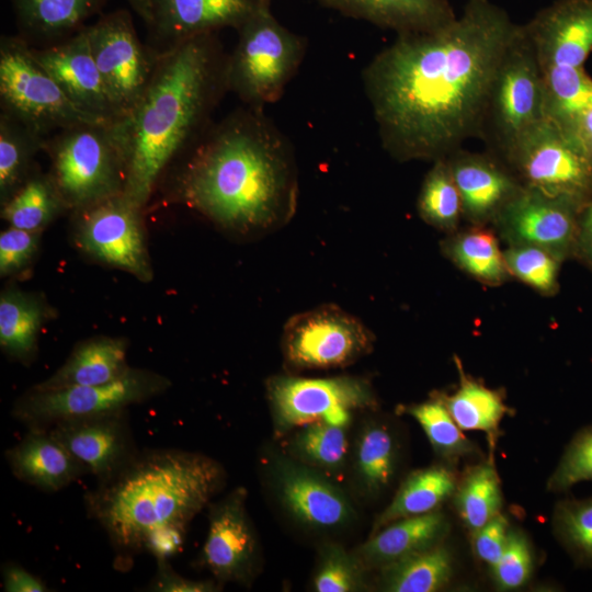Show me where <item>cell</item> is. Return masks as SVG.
I'll use <instances>...</instances> for the list:
<instances>
[{
  "label": "cell",
  "instance_id": "obj_1",
  "mask_svg": "<svg viewBox=\"0 0 592 592\" xmlns=\"http://www.w3.org/2000/svg\"><path fill=\"white\" fill-rule=\"evenodd\" d=\"M520 29L490 0H467L436 30L398 34L362 72L383 148L400 162H433L479 137L492 80Z\"/></svg>",
  "mask_w": 592,
  "mask_h": 592
},
{
  "label": "cell",
  "instance_id": "obj_2",
  "mask_svg": "<svg viewBox=\"0 0 592 592\" xmlns=\"http://www.w3.org/2000/svg\"><path fill=\"white\" fill-rule=\"evenodd\" d=\"M175 189L181 201L224 229H276L297 206L292 144L263 109L243 104L214 122L183 158Z\"/></svg>",
  "mask_w": 592,
  "mask_h": 592
},
{
  "label": "cell",
  "instance_id": "obj_3",
  "mask_svg": "<svg viewBox=\"0 0 592 592\" xmlns=\"http://www.w3.org/2000/svg\"><path fill=\"white\" fill-rule=\"evenodd\" d=\"M228 54L217 33L189 38L157 55L148 87L113 123L125 159L124 194L145 208L167 169L212 126L228 93Z\"/></svg>",
  "mask_w": 592,
  "mask_h": 592
},
{
  "label": "cell",
  "instance_id": "obj_4",
  "mask_svg": "<svg viewBox=\"0 0 592 592\" xmlns=\"http://www.w3.org/2000/svg\"><path fill=\"white\" fill-rule=\"evenodd\" d=\"M223 479L220 465L202 454L147 449L99 480L84 503L118 553H138L163 532H185Z\"/></svg>",
  "mask_w": 592,
  "mask_h": 592
},
{
  "label": "cell",
  "instance_id": "obj_5",
  "mask_svg": "<svg viewBox=\"0 0 592 592\" xmlns=\"http://www.w3.org/2000/svg\"><path fill=\"white\" fill-rule=\"evenodd\" d=\"M44 152L67 209L75 213L124 193L125 159L113 123L60 129L46 138Z\"/></svg>",
  "mask_w": 592,
  "mask_h": 592
},
{
  "label": "cell",
  "instance_id": "obj_6",
  "mask_svg": "<svg viewBox=\"0 0 592 592\" xmlns=\"http://www.w3.org/2000/svg\"><path fill=\"white\" fill-rule=\"evenodd\" d=\"M237 33L228 54V91L253 107L277 102L305 59L306 39L281 24L270 4L262 5Z\"/></svg>",
  "mask_w": 592,
  "mask_h": 592
},
{
  "label": "cell",
  "instance_id": "obj_7",
  "mask_svg": "<svg viewBox=\"0 0 592 592\" xmlns=\"http://www.w3.org/2000/svg\"><path fill=\"white\" fill-rule=\"evenodd\" d=\"M501 159L521 185L580 210L592 200V155L563 126L546 117Z\"/></svg>",
  "mask_w": 592,
  "mask_h": 592
},
{
  "label": "cell",
  "instance_id": "obj_8",
  "mask_svg": "<svg viewBox=\"0 0 592 592\" xmlns=\"http://www.w3.org/2000/svg\"><path fill=\"white\" fill-rule=\"evenodd\" d=\"M547 117L544 81L534 46L521 29L492 80L479 137L502 158L533 126Z\"/></svg>",
  "mask_w": 592,
  "mask_h": 592
},
{
  "label": "cell",
  "instance_id": "obj_9",
  "mask_svg": "<svg viewBox=\"0 0 592 592\" xmlns=\"http://www.w3.org/2000/svg\"><path fill=\"white\" fill-rule=\"evenodd\" d=\"M0 112L45 137L77 124L98 122L69 101L19 34L0 38Z\"/></svg>",
  "mask_w": 592,
  "mask_h": 592
},
{
  "label": "cell",
  "instance_id": "obj_10",
  "mask_svg": "<svg viewBox=\"0 0 592 592\" xmlns=\"http://www.w3.org/2000/svg\"><path fill=\"white\" fill-rule=\"evenodd\" d=\"M171 382L157 373L129 368L119 378L103 385L56 390H33L15 403L12 414L31 428H47L60 421L109 414L166 391Z\"/></svg>",
  "mask_w": 592,
  "mask_h": 592
},
{
  "label": "cell",
  "instance_id": "obj_11",
  "mask_svg": "<svg viewBox=\"0 0 592 592\" xmlns=\"http://www.w3.org/2000/svg\"><path fill=\"white\" fill-rule=\"evenodd\" d=\"M374 335L355 316L334 305L294 315L283 329L282 350L297 369L350 365L373 349Z\"/></svg>",
  "mask_w": 592,
  "mask_h": 592
},
{
  "label": "cell",
  "instance_id": "obj_12",
  "mask_svg": "<svg viewBox=\"0 0 592 592\" xmlns=\"http://www.w3.org/2000/svg\"><path fill=\"white\" fill-rule=\"evenodd\" d=\"M90 49L118 121L140 100L157 55L143 43L129 11L119 9L87 25Z\"/></svg>",
  "mask_w": 592,
  "mask_h": 592
},
{
  "label": "cell",
  "instance_id": "obj_13",
  "mask_svg": "<svg viewBox=\"0 0 592 592\" xmlns=\"http://www.w3.org/2000/svg\"><path fill=\"white\" fill-rule=\"evenodd\" d=\"M143 209L124 193L75 212V241L82 252L143 282L152 278Z\"/></svg>",
  "mask_w": 592,
  "mask_h": 592
},
{
  "label": "cell",
  "instance_id": "obj_14",
  "mask_svg": "<svg viewBox=\"0 0 592 592\" xmlns=\"http://www.w3.org/2000/svg\"><path fill=\"white\" fill-rule=\"evenodd\" d=\"M267 391L280 430L314 421L345 428L353 410L375 405L369 385L350 376H277L269 382Z\"/></svg>",
  "mask_w": 592,
  "mask_h": 592
},
{
  "label": "cell",
  "instance_id": "obj_15",
  "mask_svg": "<svg viewBox=\"0 0 592 592\" xmlns=\"http://www.w3.org/2000/svg\"><path fill=\"white\" fill-rule=\"evenodd\" d=\"M579 213L569 202L523 187L491 227L508 246L535 247L561 262L577 246Z\"/></svg>",
  "mask_w": 592,
  "mask_h": 592
},
{
  "label": "cell",
  "instance_id": "obj_16",
  "mask_svg": "<svg viewBox=\"0 0 592 592\" xmlns=\"http://www.w3.org/2000/svg\"><path fill=\"white\" fill-rule=\"evenodd\" d=\"M260 0H150L146 44L156 55L203 34L236 31L262 5Z\"/></svg>",
  "mask_w": 592,
  "mask_h": 592
},
{
  "label": "cell",
  "instance_id": "obj_17",
  "mask_svg": "<svg viewBox=\"0 0 592 592\" xmlns=\"http://www.w3.org/2000/svg\"><path fill=\"white\" fill-rule=\"evenodd\" d=\"M32 50L78 110L98 122L118 121L92 56L87 25L64 41L39 48L32 46Z\"/></svg>",
  "mask_w": 592,
  "mask_h": 592
},
{
  "label": "cell",
  "instance_id": "obj_18",
  "mask_svg": "<svg viewBox=\"0 0 592 592\" xmlns=\"http://www.w3.org/2000/svg\"><path fill=\"white\" fill-rule=\"evenodd\" d=\"M524 26L542 71L583 68L592 52V0H556Z\"/></svg>",
  "mask_w": 592,
  "mask_h": 592
},
{
  "label": "cell",
  "instance_id": "obj_19",
  "mask_svg": "<svg viewBox=\"0 0 592 592\" xmlns=\"http://www.w3.org/2000/svg\"><path fill=\"white\" fill-rule=\"evenodd\" d=\"M459 193L463 218L490 226L523 186L508 166L491 152L457 149L446 157Z\"/></svg>",
  "mask_w": 592,
  "mask_h": 592
},
{
  "label": "cell",
  "instance_id": "obj_20",
  "mask_svg": "<svg viewBox=\"0 0 592 592\" xmlns=\"http://www.w3.org/2000/svg\"><path fill=\"white\" fill-rule=\"evenodd\" d=\"M46 429L83 467L99 480L123 466L135 449L126 410L60 421Z\"/></svg>",
  "mask_w": 592,
  "mask_h": 592
},
{
  "label": "cell",
  "instance_id": "obj_21",
  "mask_svg": "<svg viewBox=\"0 0 592 592\" xmlns=\"http://www.w3.org/2000/svg\"><path fill=\"white\" fill-rule=\"evenodd\" d=\"M255 538L239 489L210 506L202 562L219 581H244L255 555Z\"/></svg>",
  "mask_w": 592,
  "mask_h": 592
},
{
  "label": "cell",
  "instance_id": "obj_22",
  "mask_svg": "<svg viewBox=\"0 0 592 592\" xmlns=\"http://www.w3.org/2000/svg\"><path fill=\"white\" fill-rule=\"evenodd\" d=\"M277 482L287 511L307 526L337 527L352 515L345 494L309 468L284 462L278 466Z\"/></svg>",
  "mask_w": 592,
  "mask_h": 592
},
{
  "label": "cell",
  "instance_id": "obj_23",
  "mask_svg": "<svg viewBox=\"0 0 592 592\" xmlns=\"http://www.w3.org/2000/svg\"><path fill=\"white\" fill-rule=\"evenodd\" d=\"M5 458L16 478L45 491H58L87 474L70 453L42 428H31L18 444L7 451Z\"/></svg>",
  "mask_w": 592,
  "mask_h": 592
},
{
  "label": "cell",
  "instance_id": "obj_24",
  "mask_svg": "<svg viewBox=\"0 0 592 592\" xmlns=\"http://www.w3.org/2000/svg\"><path fill=\"white\" fill-rule=\"evenodd\" d=\"M345 16L363 20L398 34L436 30L456 15L448 0H317Z\"/></svg>",
  "mask_w": 592,
  "mask_h": 592
},
{
  "label": "cell",
  "instance_id": "obj_25",
  "mask_svg": "<svg viewBox=\"0 0 592 592\" xmlns=\"http://www.w3.org/2000/svg\"><path fill=\"white\" fill-rule=\"evenodd\" d=\"M19 35L33 47L56 44L82 30L104 0H9Z\"/></svg>",
  "mask_w": 592,
  "mask_h": 592
},
{
  "label": "cell",
  "instance_id": "obj_26",
  "mask_svg": "<svg viewBox=\"0 0 592 592\" xmlns=\"http://www.w3.org/2000/svg\"><path fill=\"white\" fill-rule=\"evenodd\" d=\"M449 531L445 514H426L399 519L377 532L360 548L364 566L384 568L408 556L443 543Z\"/></svg>",
  "mask_w": 592,
  "mask_h": 592
},
{
  "label": "cell",
  "instance_id": "obj_27",
  "mask_svg": "<svg viewBox=\"0 0 592 592\" xmlns=\"http://www.w3.org/2000/svg\"><path fill=\"white\" fill-rule=\"evenodd\" d=\"M126 357L125 340L110 337L93 338L78 344L50 377L31 389L43 391L107 384L130 368Z\"/></svg>",
  "mask_w": 592,
  "mask_h": 592
},
{
  "label": "cell",
  "instance_id": "obj_28",
  "mask_svg": "<svg viewBox=\"0 0 592 592\" xmlns=\"http://www.w3.org/2000/svg\"><path fill=\"white\" fill-rule=\"evenodd\" d=\"M443 254L466 274L488 286H499L511 278L498 236L490 226L470 225L441 241Z\"/></svg>",
  "mask_w": 592,
  "mask_h": 592
},
{
  "label": "cell",
  "instance_id": "obj_29",
  "mask_svg": "<svg viewBox=\"0 0 592 592\" xmlns=\"http://www.w3.org/2000/svg\"><path fill=\"white\" fill-rule=\"evenodd\" d=\"M459 383L453 394H442L451 415L463 431L486 433L489 447L494 448L499 437L500 423L509 412L502 394L491 389L468 375L458 358H455Z\"/></svg>",
  "mask_w": 592,
  "mask_h": 592
},
{
  "label": "cell",
  "instance_id": "obj_30",
  "mask_svg": "<svg viewBox=\"0 0 592 592\" xmlns=\"http://www.w3.org/2000/svg\"><path fill=\"white\" fill-rule=\"evenodd\" d=\"M457 483L456 474L446 466L435 465L411 473L390 504L377 516L373 532L399 519L436 511L453 497Z\"/></svg>",
  "mask_w": 592,
  "mask_h": 592
},
{
  "label": "cell",
  "instance_id": "obj_31",
  "mask_svg": "<svg viewBox=\"0 0 592 592\" xmlns=\"http://www.w3.org/2000/svg\"><path fill=\"white\" fill-rule=\"evenodd\" d=\"M46 308L38 296L9 287L0 296V345L2 351L21 362L36 352L38 333L46 318Z\"/></svg>",
  "mask_w": 592,
  "mask_h": 592
},
{
  "label": "cell",
  "instance_id": "obj_32",
  "mask_svg": "<svg viewBox=\"0 0 592 592\" xmlns=\"http://www.w3.org/2000/svg\"><path fill=\"white\" fill-rule=\"evenodd\" d=\"M47 137L0 112V202L5 203L35 171Z\"/></svg>",
  "mask_w": 592,
  "mask_h": 592
},
{
  "label": "cell",
  "instance_id": "obj_33",
  "mask_svg": "<svg viewBox=\"0 0 592 592\" xmlns=\"http://www.w3.org/2000/svg\"><path fill=\"white\" fill-rule=\"evenodd\" d=\"M67 209L49 173L34 171L3 204L1 217L11 227L41 232Z\"/></svg>",
  "mask_w": 592,
  "mask_h": 592
},
{
  "label": "cell",
  "instance_id": "obj_34",
  "mask_svg": "<svg viewBox=\"0 0 592 592\" xmlns=\"http://www.w3.org/2000/svg\"><path fill=\"white\" fill-rule=\"evenodd\" d=\"M382 569L386 591L433 592L451 581L454 560L449 549L442 543Z\"/></svg>",
  "mask_w": 592,
  "mask_h": 592
},
{
  "label": "cell",
  "instance_id": "obj_35",
  "mask_svg": "<svg viewBox=\"0 0 592 592\" xmlns=\"http://www.w3.org/2000/svg\"><path fill=\"white\" fill-rule=\"evenodd\" d=\"M457 513L473 534L498 514L502 506L499 475L490 459L469 468L453 494Z\"/></svg>",
  "mask_w": 592,
  "mask_h": 592
},
{
  "label": "cell",
  "instance_id": "obj_36",
  "mask_svg": "<svg viewBox=\"0 0 592 592\" xmlns=\"http://www.w3.org/2000/svg\"><path fill=\"white\" fill-rule=\"evenodd\" d=\"M420 218L446 235L459 229L462 204L446 158L433 161L417 202Z\"/></svg>",
  "mask_w": 592,
  "mask_h": 592
},
{
  "label": "cell",
  "instance_id": "obj_37",
  "mask_svg": "<svg viewBox=\"0 0 592 592\" xmlns=\"http://www.w3.org/2000/svg\"><path fill=\"white\" fill-rule=\"evenodd\" d=\"M542 76L547 117L561 126L592 106V79L583 68H553Z\"/></svg>",
  "mask_w": 592,
  "mask_h": 592
},
{
  "label": "cell",
  "instance_id": "obj_38",
  "mask_svg": "<svg viewBox=\"0 0 592 592\" xmlns=\"http://www.w3.org/2000/svg\"><path fill=\"white\" fill-rule=\"evenodd\" d=\"M406 411L421 425L441 457L455 462L477 452V446L464 435L451 415L441 392L428 401L408 407Z\"/></svg>",
  "mask_w": 592,
  "mask_h": 592
},
{
  "label": "cell",
  "instance_id": "obj_39",
  "mask_svg": "<svg viewBox=\"0 0 592 592\" xmlns=\"http://www.w3.org/2000/svg\"><path fill=\"white\" fill-rule=\"evenodd\" d=\"M397 445L391 432L383 424H371L358 437L355 467L364 488L376 493L384 490L394 478Z\"/></svg>",
  "mask_w": 592,
  "mask_h": 592
},
{
  "label": "cell",
  "instance_id": "obj_40",
  "mask_svg": "<svg viewBox=\"0 0 592 592\" xmlns=\"http://www.w3.org/2000/svg\"><path fill=\"white\" fill-rule=\"evenodd\" d=\"M344 429L325 421L307 423L295 436L294 448L304 460L337 470L343 466L349 448Z\"/></svg>",
  "mask_w": 592,
  "mask_h": 592
},
{
  "label": "cell",
  "instance_id": "obj_41",
  "mask_svg": "<svg viewBox=\"0 0 592 592\" xmlns=\"http://www.w3.org/2000/svg\"><path fill=\"white\" fill-rule=\"evenodd\" d=\"M503 258L511 277L545 296L558 291L560 261L550 253L531 246H509Z\"/></svg>",
  "mask_w": 592,
  "mask_h": 592
},
{
  "label": "cell",
  "instance_id": "obj_42",
  "mask_svg": "<svg viewBox=\"0 0 592 592\" xmlns=\"http://www.w3.org/2000/svg\"><path fill=\"white\" fill-rule=\"evenodd\" d=\"M554 526L578 560L592 562V499L559 502L554 512Z\"/></svg>",
  "mask_w": 592,
  "mask_h": 592
},
{
  "label": "cell",
  "instance_id": "obj_43",
  "mask_svg": "<svg viewBox=\"0 0 592 592\" xmlns=\"http://www.w3.org/2000/svg\"><path fill=\"white\" fill-rule=\"evenodd\" d=\"M360 560L341 546L328 545L314 578V589L317 592H351L363 587L362 567Z\"/></svg>",
  "mask_w": 592,
  "mask_h": 592
},
{
  "label": "cell",
  "instance_id": "obj_44",
  "mask_svg": "<svg viewBox=\"0 0 592 592\" xmlns=\"http://www.w3.org/2000/svg\"><path fill=\"white\" fill-rule=\"evenodd\" d=\"M533 565V551L525 535L512 530L503 554L490 567L492 579L500 590L520 589L530 580Z\"/></svg>",
  "mask_w": 592,
  "mask_h": 592
},
{
  "label": "cell",
  "instance_id": "obj_45",
  "mask_svg": "<svg viewBox=\"0 0 592 592\" xmlns=\"http://www.w3.org/2000/svg\"><path fill=\"white\" fill-rule=\"evenodd\" d=\"M585 480H592V426L580 431L569 443L547 487L558 492Z\"/></svg>",
  "mask_w": 592,
  "mask_h": 592
},
{
  "label": "cell",
  "instance_id": "obj_46",
  "mask_svg": "<svg viewBox=\"0 0 592 592\" xmlns=\"http://www.w3.org/2000/svg\"><path fill=\"white\" fill-rule=\"evenodd\" d=\"M41 232L9 227L0 234V274L10 276L23 271L33 260Z\"/></svg>",
  "mask_w": 592,
  "mask_h": 592
},
{
  "label": "cell",
  "instance_id": "obj_47",
  "mask_svg": "<svg viewBox=\"0 0 592 592\" xmlns=\"http://www.w3.org/2000/svg\"><path fill=\"white\" fill-rule=\"evenodd\" d=\"M510 535L509 522L501 513L473 533V548L479 560L492 567L503 554Z\"/></svg>",
  "mask_w": 592,
  "mask_h": 592
},
{
  "label": "cell",
  "instance_id": "obj_48",
  "mask_svg": "<svg viewBox=\"0 0 592 592\" xmlns=\"http://www.w3.org/2000/svg\"><path fill=\"white\" fill-rule=\"evenodd\" d=\"M155 592H210L216 587L210 581H197L178 574L167 559H157V572L149 585Z\"/></svg>",
  "mask_w": 592,
  "mask_h": 592
},
{
  "label": "cell",
  "instance_id": "obj_49",
  "mask_svg": "<svg viewBox=\"0 0 592 592\" xmlns=\"http://www.w3.org/2000/svg\"><path fill=\"white\" fill-rule=\"evenodd\" d=\"M3 590L5 592H46L44 582L23 567L8 562L2 569Z\"/></svg>",
  "mask_w": 592,
  "mask_h": 592
},
{
  "label": "cell",
  "instance_id": "obj_50",
  "mask_svg": "<svg viewBox=\"0 0 592 592\" xmlns=\"http://www.w3.org/2000/svg\"><path fill=\"white\" fill-rule=\"evenodd\" d=\"M578 218L577 246L592 263V200L580 210Z\"/></svg>",
  "mask_w": 592,
  "mask_h": 592
},
{
  "label": "cell",
  "instance_id": "obj_51",
  "mask_svg": "<svg viewBox=\"0 0 592 592\" xmlns=\"http://www.w3.org/2000/svg\"><path fill=\"white\" fill-rule=\"evenodd\" d=\"M563 127L592 155V106L583 111L570 124Z\"/></svg>",
  "mask_w": 592,
  "mask_h": 592
},
{
  "label": "cell",
  "instance_id": "obj_52",
  "mask_svg": "<svg viewBox=\"0 0 592 592\" xmlns=\"http://www.w3.org/2000/svg\"><path fill=\"white\" fill-rule=\"evenodd\" d=\"M126 2L145 25L148 24L150 20V0H126Z\"/></svg>",
  "mask_w": 592,
  "mask_h": 592
},
{
  "label": "cell",
  "instance_id": "obj_53",
  "mask_svg": "<svg viewBox=\"0 0 592 592\" xmlns=\"http://www.w3.org/2000/svg\"><path fill=\"white\" fill-rule=\"evenodd\" d=\"M261 2H264V3H267V4H271V1L272 0H260Z\"/></svg>",
  "mask_w": 592,
  "mask_h": 592
}]
</instances>
